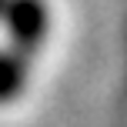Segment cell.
Returning <instances> with one entry per match:
<instances>
[{
    "label": "cell",
    "instance_id": "obj_1",
    "mask_svg": "<svg viewBox=\"0 0 127 127\" xmlns=\"http://www.w3.org/2000/svg\"><path fill=\"white\" fill-rule=\"evenodd\" d=\"M0 20H3L7 37L17 44L20 54L37 50V47L47 40V24H50V17H47V3L44 0H7Z\"/></svg>",
    "mask_w": 127,
    "mask_h": 127
},
{
    "label": "cell",
    "instance_id": "obj_2",
    "mask_svg": "<svg viewBox=\"0 0 127 127\" xmlns=\"http://www.w3.org/2000/svg\"><path fill=\"white\" fill-rule=\"evenodd\" d=\"M27 87V64L20 54L0 50V104L17 100Z\"/></svg>",
    "mask_w": 127,
    "mask_h": 127
},
{
    "label": "cell",
    "instance_id": "obj_3",
    "mask_svg": "<svg viewBox=\"0 0 127 127\" xmlns=\"http://www.w3.org/2000/svg\"><path fill=\"white\" fill-rule=\"evenodd\" d=\"M3 3H7V0H0V13H3Z\"/></svg>",
    "mask_w": 127,
    "mask_h": 127
}]
</instances>
